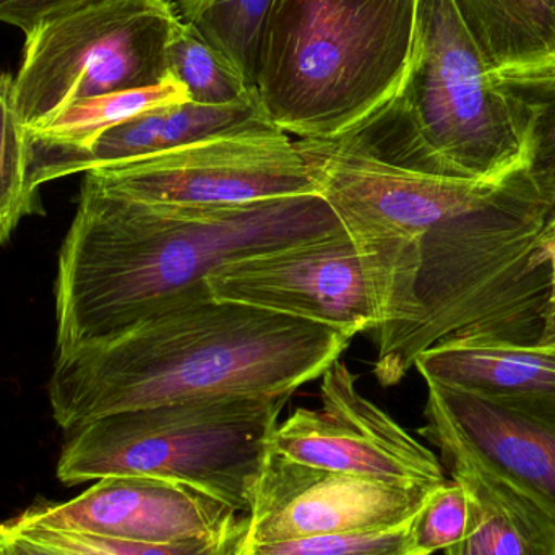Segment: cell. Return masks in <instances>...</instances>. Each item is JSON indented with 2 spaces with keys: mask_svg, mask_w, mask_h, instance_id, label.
I'll list each match as a JSON object with an SVG mask.
<instances>
[{
  "mask_svg": "<svg viewBox=\"0 0 555 555\" xmlns=\"http://www.w3.org/2000/svg\"><path fill=\"white\" fill-rule=\"evenodd\" d=\"M83 182L146 204L241 207L319 195L320 163L310 140L267 124L100 166L85 172Z\"/></svg>",
  "mask_w": 555,
  "mask_h": 555,
  "instance_id": "7",
  "label": "cell"
},
{
  "mask_svg": "<svg viewBox=\"0 0 555 555\" xmlns=\"http://www.w3.org/2000/svg\"><path fill=\"white\" fill-rule=\"evenodd\" d=\"M411 524L384 533L328 534L284 543H247L243 555H423L414 547Z\"/></svg>",
  "mask_w": 555,
  "mask_h": 555,
  "instance_id": "23",
  "label": "cell"
},
{
  "mask_svg": "<svg viewBox=\"0 0 555 555\" xmlns=\"http://www.w3.org/2000/svg\"><path fill=\"white\" fill-rule=\"evenodd\" d=\"M2 527L22 534L33 543L57 555H243L249 538V518L241 515L237 524L221 537L178 544H145L94 534L49 530L12 518Z\"/></svg>",
  "mask_w": 555,
  "mask_h": 555,
  "instance_id": "20",
  "label": "cell"
},
{
  "mask_svg": "<svg viewBox=\"0 0 555 555\" xmlns=\"http://www.w3.org/2000/svg\"><path fill=\"white\" fill-rule=\"evenodd\" d=\"M289 398L221 397L120 411L68 430L57 479L145 476L191 486L249 515Z\"/></svg>",
  "mask_w": 555,
  "mask_h": 555,
  "instance_id": "5",
  "label": "cell"
},
{
  "mask_svg": "<svg viewBox=\"0 0 555 555\" xmlns=\"http://www.w3.org/2000/svg\"><path fill=\"white\" fill-rule=\"evenodd\" d=\"M544 236L555 237V218L554 220H551L550 224H547L546 231H544Z\"/></svg>",
  "mask_w": 555,
  "mask_h": 555,
  "instance_id": "29",
  "label": "cell"
},
{
  "mask_svg": "<svg viewBox=\"0 0 555 555\" xmlns=\"http://www.w3.org/2000/svg\"><path fill=\"white\" fill-rule=\"evenodd\" d=\"M320 400L319 410L299 408L278 424L270 452L312 468L397 485L447 481L439 456L367 400L341 359L322 375Z\"/></svg>",
  "mask_w": 555,
  "mask_h": 555,
  "instance_id": "9",
  "label": "cell"
},
{
  "mask_svg": "<svg viewBox=\"0 0 555 555\" xmlns=\"http://www.w3.org/2000/svg\"><path fill=\"white\" fill-rule=\"evenodd\" d=\"M38 205L39 192L28 185V132L16 111L13 77L0 70V246Z\"/></svg>",
  "mask_w": 555,
  "mask_h": 555,
  "instance_id": "22",
  "label": "cell"
},
{
  "mask_svg": "<svg viewBox=\"0 0 555 555\" xmlns=\"http://www.w3.org/2000/svg\"><path fill=\"white\" fill-rule=\"evenodd\" d=\"M468 495L455 479L434 489L411 524L414 547L423 555L449 550L465 537L468 525Z\"/></svg>",
  "mask_w": 555,
  "mask_h": 555,
  "instance_id": "24",
  "label": "cell"
},
{
  "mask_svg": "<svg viewBox=\"0 0 555 555\" xmlns=\"http://www.w3.org/2000/svg\"><path fill=\"white\" fill-rule=\"evenodd\" d=\"M207 284L217 299L320 323L349 339L377 325L371 286L345 230L247 257Z\"/></svg>",
  "mask_w": 555,
  "mask_h": 555,
  "instance_id": "11",
  "label": "cell"
},
{
  "mask_svg": "<svg viewBox=\"0 0 555 555\" xmlns=\"http://www.w3.org/2000/svg\"><path fill=\"white\" fill-rule=\"evenodd\" d=\"M188 101H191L188 90L171 77L152 87L116 91L103 96L75 101L54 114L51 119L26 132L29 142L35 145L85 149L101 133L132 117Z\"/></svg>",
  "mask_w": 555,
  "mask_h": 555,
  "instance_id": "17",
  "label": "cell"
},
{
  "mask_svg": "<svg viewBox=\"0 0 555 555\" xmlns=\"http://www.w3.org/2000/svg\"><path fill=\"white\" fill-rule=\"evenodd\" d=\"M489 70L555 67V0H453Z\"/></svg>",
  "mask_w": 555,
  "mask_h": 555,
  "instance_id": "16",
  "label": "cell"
},
{
  "mask_svg": "<svg viewBox=\"0 0 555 555\" xmlns=\"http://www.w3.org/2000/svg\"><path fill=\"white\" fill-rule=\"evenodd\" d=\"M343 230L320 195L241 207H179L81 182L59 250L55 354L158 312L231 263Z\"/></svg>",
  "mask_w": 555,
  "mask_h": 555,
  "instance_id": "1",
  "label": "cell"
},
{
  "mask_svg": "<svg viewBox=\"0 0 555 555\" xmlns=\"http://www.w3.org/2000/svg\"><path fill=\"white\" fill-rule=\"evenodd\" d=\"M23 524L145 544H178L221 537L240 512L191 486L145 476L94 482L61 504H36L15 517Z\"/></svg>",
  "mask_w": 555,
  "mask_h": 555,
  "instance_id": "12",
  "label": "cell"
},
{
  "mask_svg": "<svg viewBox=\"0 0 555 555\" xmlns=\"http://www.w3.org/2000/svg\"><path fill=\"white\" fill-rule=\"evenodd\" d=\"M349 341L320 323L217 299L202 283L117 335L55 354L49 403L68 433L158 404L291 398L322 377Z\"/></svg>",
  "mask_w": 555,
  "mask_h": 555,
  "instance_id": "2",
  "label": "cell"
},
{
  "mask_svg": "<svg viewBox=\"0 0 555 555\" xmlns=\"http://www.w3.org/2000/svg\"><path fill=\"white\" fill-rule=\"evenodd\" d=\"M446 468L469 505L465 537L446 555H555V518L540 505L473 466Z\"/></svg>",
  "mask_w": 555,
  "mask_h": 555,
  "instance_id": "15",
  "label": "cell"
},
{
  "mask_svg": "<svg viewBox=\"0 0 555 555\" xmlns=\"http://www.w3.org/2000/svg\"><path fill=\"white\" fill-rule=\"evenodd\" d=\"M538 345L555 346V297L550 300L544 313L543 332Z\"/></svg>",
  "mask_w": 555,
  "mask_h": 555,
  "instance_id": "27",
  "label": "cell"
},
{
  "mask_svg": "<svg viewBox=\"0 0 555 555\" xmlns=\"http://www.w3.org/2000/svg\"><path fill=\"white\" fill-rule=\"evenodd\" d=\"M439 486L397 485L343 475L270 452L247 515V543L398 530L413 521Z\"/></svg>",
  "mask_w": 555,
  "mask_h": 555,
  "instance_id": "10",
  "label": "cell"
},
{
  "mask_svg": "<svg viewBox=\"0 0 555 555\" xmlns=\"http://www.w3.org/2000/svg\"><path fill=\"white\" fill-rule=\"evenodd\" d=\"M527 139L525 168L555 218V67L494 74ZM551 223V221H550Z\"/></svg>",
  "mask_w": 555,
  "mask_h": 555,
  "instance_id": "18",
  "label": "cell"
},
{
  "mask_svg": "<svg viewBox=\"0 0 555 555\" xmlns=\"http://www.w3.org/2000/svg\"><path fill=\"white\" fill-rule=\"evenodd\" d=\"M168 68L169 75L188 90L192 103L233 106L259 100L256 87L182 18L169 38Z\"/></svg>",
  "mask_w": 555,
  "mask_h": 555,
  "instance_id": "19",
  "label": "cell"
},
{
  "mask_svg": "<svg viewBox=\"0 0 555 555\" xmlns=\"http://www.w3.org/2000/svg\"><path fill=\"white\" fill-rule=\"evenodd\" d=\"M179 18L169 0H96L39 26L13 75L25 129L75 101L171 78L168 44Z\"/></svg>",
  "mask_w": 555,
  "mask_h": 555,
  "instance_id": "6",
  "label": "cell"
},
{
  "mask_svg": "<svg viewBox=\"0 0 555 555\" xmlns=\"http://www.w3.org/2000/svg\"><path fill=\"white\" fill-rule=\"evenodd\" d=\"M96 0H0V23L29 36L33 31Z\"/></svg>",
  "mask_w": 555,
  "mask_h": 555,
  "instance_id": "25",
  "label": "cell"
},
{
  "mask_svg": "<svg viewBox=\"0 0 555 555\" xmlns=\"http://www.w3.org/2000/svg\"><path fill=\"white\" fill-rule=\"evenodd\" d=\"M414 367L426 382L473 393H555V346L443 339Z\"/></svg>",
  "mask_w": 555,
  "mask_h": 555,
  "instance_id": "14",
  "label": "cell"
},
{
  "mask_svg": "<svg viewBox=\"0 0 555 555\" xmlns=\"http://www.w3.org/2000/svg\"><path fill=\"white\" fill-rule=\"evenodd\" d=\"M0 555H57L22 534L5 530L0 524Z\"/></svg>",
  "mask_w": 555,
  "mask_h": 555,
  "instance_id": "26",
  "label": "cell"
},
{
  "mask_svg": "<svg viewBox=\"0 0 555 555\" xmlns=\"http://www.w3.org/2000/svg\"><path fill=\"white\" fill-rule=\"evenodd\" d=\"M276 0H207L191 20L249 85H256L260 49Z\"/></svg>",
  "mask_w": 555,
  "mask_h": 555,
  "instance_id": "21",
  "label": "cell"
},
{
  "mask_svg": "<svg viewBox=\"0 0 555 555\" xmlns=\"http://www.w3.org/2000/svg\"><path fill=\"white\" fill-rule=\"evenodd\" d=\"M267 124L272 122L267 119L260 100L233 106H205L188 101L132 117L101 133L85 149H54L28 140V185L33 192H39L41 185L55 179Z\"/></svg>",
  "mask_w": 555,
  "mask_h": 555,
  "instance_id": "13",
  "label": "cell"
},
{
  "mask_svg": "<svg viewBox=\"0 0 555 555\" xmlns=\"http://www.w3.org/2000/svg\"><path fill=\"white\" fill-rule=\"evenodd\" d=\"M426 385L420 434L439 449L443 468L488 473L555 518V393L482 395Z\"/></svg>",
  "mask_w": 555,
  "mask_h": 555,
  "instance_id": "8",
  "label": "cell"
},
{
  "mask_svg": "<svg viewBox=\"0 0 555 555\" xmlns=\"http://www.w3.org/2000/svg\"><path fill=\"white\" fill-rule=\"evenodd\" d=\"M420 0H276L256 90L287 135L333 140L393 100L410 72Z\"/></svg>",
  "mask_w": 555,
  "mask_h": 555,
  "instance_id": "4",
  "label": "cell"
},
{
  "mask_svg": "<svg viewBox=\"0 0 555 555\" xmlns=\"http://www.w3.org/2000/svg\"><path fill=\"white\" fill-rule=\"evenodd\" d=\"M338 139L385 165L453 181H501L527 159L524 127L453 0H420L403 88Z\"/></svg>",
  "mask_w": 555,
  "mask_h": 555,
  "instance_id": "3",
  "label": "cell"
},
{
  "mask_svg": "<svg viewBox=\"0 0 555 555\" xmlns=\"http://www.w3.org/2000/svg\"><path fill=\"white\" fill-rule=\"evenodd\" d=\"M185 22H191L207 0H169Z\"/></svg>",
  "mask_w": 555,
  "mask_h": 555,
  "instance_id": "28",
  "label": "cell"
}]
</instances>
